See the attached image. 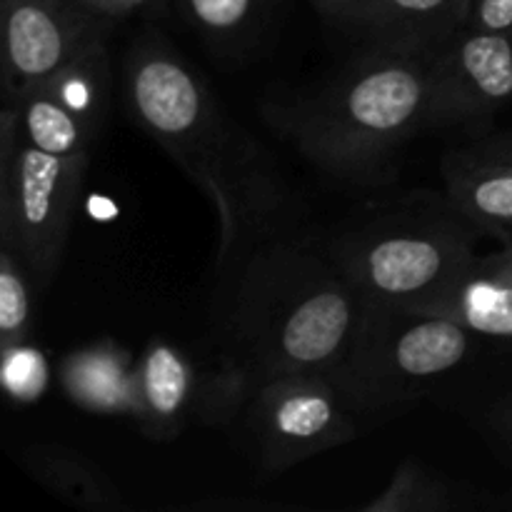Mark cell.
Returning a JSON list of instances; mask_svg holds the SVG:
<instances>
[{
	"label": "cell",
	"instance_id": "obj_7",
	"mask_svg": "<svg viewBox=\"0 0 512 512\" xmlns=\"http://www.w3.org/2000/svg\"><path fill=\"white\" fill-rule=\"evenodd\" d=\"M250 400V423L268 470L293 468L355 435V405L330 378L270 380Z\"/></svg>",
	"mask_w": 512,
	"mask_h": 512
},
{
	"label": "cell",
	"instance_id": "obj_2",
	"mask_svg": "<svg viewBox=\"0 0 512 512\" xmlns=\"http://www.w3.org/2000/svg\"><path fill=\"white\" fill-rule=\"evenodd\" d=\"M123 93L135 123L213 200L220 225L218 265L240 260L283 208V193L260 150L163 40H138L130 48Z\"/></svg>",
	"mask_w": 512,
	"mask_h": 512
},
{
	"label": "cell",
	"instance_id": "obj_1",
	"mask_svg": "<svg viewBox=\"0 0 512 512\" xmlns=\"http://www.w3.org/2000/svg\"><path fill=\"white\" fill-rule=\"evenodd\" d=\"M370 303L330 253L273 245L248 260L238 290L233 350L220 388L253 395L265 383L318 375L335 383L358 345Z\"/></svg>",
	"mask_w": 512,
	"mask_h": 512
},
{
	"label": "cell",
	"instance_id": "obj_13",
	"mask_svg": "<svg viewBox=\"0 0 512 512\" xmlns=\"http://www.w3.org/2000/svg\"><path fill=\"white\" fill-rule=\"evenodd\" d=\"M420 310L448 315L470 333L512 338V260H475L438 300Z\"/></svg>",
	"mask_w": 512,
	"mask_h": 512
},
{
	"label": "cell",
	"instance_id": "obj_10",
	"mask_svg": "<svg viewBox=\"0 0 512 512\" xmlns=\"http://www.w3.org/2000/svg\"><path fill=\"white\" fill-rule=\"evenodd\" d=\"M190 360L165 340H153L135 365V418L153 438H173L195 400Z\"/></svg>",
	"mask_w": 512,
	"mask_h": 512
},
{
	"label": "cell",
	"instance_id": "obj_17",
	"mask_svg": "<svg viewBox=\"0 0 512 512\" xmlns=\"http://www.w3.org/2000/svg\"><path fill=\"white\" fill-rule=\"evenodd\" d=\"M450 490L418 463L400 465L388 488L363 505L365 512H438L453 508Z\"/></svg>",
	"mask_w": 512,
	"mask_h": 512
},
{
	"label": "cell",
	"instance_id": "obj_6",
	"mask_svg": "<svg viewBox=\"0 0 512 512\" xmlns=\"http://www.w3.org/2000/svg\"><path fill=\"white\" fill-rule=\"evenodd\" d=\"M468 348L470 330L448 315L370 305L358 345L335 383L355 408L395 403L458 368Z\"/></svg>",
	"mask_w": 512,
	"mask_h": 512
},
{
	"label": "cell",
	"instance_id": "obj_3",
	"mask_svg": "<svg viewBox=\"0 0 512 512\" xmlns=\"http://www.w3.org/2000/svg\"><path fill=\"white\" fill-rule=\"evenodd\" d=\"M440 45L375 43L318 95L275 113L278 128L313 160L368 175L430 125V78Z\"/></svg>",
	"mask_w": 512,
	"mask_h": 512
},
{
	"label": "cell",
	"instance_id": "obj_11",
	"mask_svg": "<svg viewBox=\"0 0 512 512\" xmlns=\"http://www.w3.org/2000/svg\"><path fill=\"white\" fill-rule=\"evenodd\" d=\"M470 0H355L348 18L375 43L443 45L465 28Z\"/></svg>",
	"mask_w": 512,
	"mask_h": 512
},
{
	"label": "cell",
	"instance_id": "obj_23",
	"mask_svg": "<svg viewBox=\"0 0 512 512\" xmlns=\"http://www.w3.org/2000/svg\"><path fill=\"white\" fill-rule=\"evenodd\" d=\"M480 150H485V153L500 155V158H510V160H512V138L493 140V143H485V145H480Z\"/></svg>",
	"mask_w": 512,
	"mask_h": 512
},
{
	"label": "cell",
	"instance_id": "obj_8",
	"mask_svg": "<svg viewBox=\"0 0 512 512\" xmlns=\"http://www.w3.org/2000/svg\"><path fill=\"white\" fill-rule=\"evenodd\" d=\"M98 18L78 0H3L0 55L5 100L53 78L83 50L103 40Z\"/></svg>",
	"mask_w": 512,
	"mask_h": 512
},
{
	"label": "cell",
	"instance_id": "obj_19",
	"mask_svg": "<svg viewBox=\"0 0 512 512\" xmlns=\"http://www.w3.org/2000/svg\"><path fill=\"white\" fill-rule=\"evenodd\" d=\"M185 13L205 33L228 38L250 28L265 0H180Z\"/></svg>",
	"mask_w": 512,
	"mask_h": 512
},
{
	"label": "cell",
	"instance_id": "obj_14",
	"mask_svg": "<svg viewBox=\"0 0 512 512\" xmlns=\"http://www.w3.org/2000/svg\"><path fill=\"white\" fill-rule=\"evenodd\" d=\"M5 105H10L15 113L18 138L43 153L60 158H88L90 145L100 133L98 125L70 108L45 80L23 90Z\"/></svg>",
	"mask_w": 512,
	"mask_h": 512
},
{
	"label": "cell",
	"instance_id": "obj_24",
	"mask_svg": "<svg viewBox=\"0 0 512 512\" xmlns=\"http://www.w3.org/2000/svg\"><path fill=\"white\" fill-rule=\"evenodd\" d=\"M500 425H503L505 435L512 438V405H510V408L500 410Z\"/></svg>",
	"mask_w": 512,
	"mask_h": 512
},
{
	"label": "cell",
	"instance_id": "obj_4",
	"mask_svg": "<svg viewBox=\"0 0 512 512\" xmlns=\"http://www.w3.org/2000/svg\"><path fill=\"white\" fill-rule=\"evenodd\" d=\"M468 218L443 210H388L338 238L330 255L370 305L425 308L475 263Z\"/></svg>",
	"mask_w": 512,
	"mask_h": 512
},
{
	"label": "cell",
	"instance_id": "obj_9",
	"mask_svg": "<svg viewBox=\"0 0 512 512\" xmlns=\"http://www.w3.org/2000/svg\"><path fill=\"white\" fill-rule=\"evenodd\" d=\"M512 100V33L463 28L438 48L430 125L483 118Z\"/></svg>",
	"mask_w": 512,
	"mask_h": 512
},
{
	"label": "cell",
	"instance_id": "obj_18",
	"mask_svg": "<svg viewBox=\"0 0 512 512\" xmlns=\"http://www.w3.org/2000/svg\"><path fill=\"white\" fill-rule=\"evenodd\" d=\"M28 268L10 253L0 248V345H20L30 335L33 305H30Z\"/></svg>",
	"mask_w": 512,
	"mask_h": 512
},
{
	"label": "cell",
	"instance_id": "obj_21",
	"mask_svg": "<svg viewBox=\"0 0 512 512\" xmlns=\"http://www.w3.org/2000/svg\"><path fill=\"white\" fill-rule=\"evenodd\" d=\"M85 8L93 10L98 15H110V18H118V15L135 13V10L145 8L150 0H78Z\"/></svg>",
	"mask_w": 512,
	"mask_h": 512
},
{
	"label": "cell",
	"instance_id": "obj_16",
	"mask_svg": "<svg viewBox=\"0 0 512 512\" xmlns=\"http://www.w3.org/2000/svg\"><path fill=\"white\" fill-rule=\"evenodd\" d=\"M25 468L45 485L68 500L75 508L88 510H113L118 508L113 490L105 485V480L85 463L78 455H70L65 450H33L25 458Z\"/></svg>",
	"mask_w": 512,
	"mask_h": 512
},
{
	"label": "cell",
	"instance_id": "obj_20",
	"mask_svg": "<svg viewBox=\"0 0 512 512\" xmlns=\"http://www.w3.org/2000/svg\"><path fill=\"white\" fill-rule=\"evenodd\" d=\"M465 28L512 33V0H470Z\"/></svg>",
	"mask_w": 512,
	"mask_h": 512
},
{
	"label": "cell",
	"instance_id": "obj_12",
	"mask_svg": "<svg viewBox=\"0 0 512 512\" xmlns=\"http://www.w3.org/2000/svg\"><path fill=\"white\" fill-rule=\"evenodd\" d=\"M448 200L475 228L512 230V160L485 150H463L445 160Z\"/></svg>",
	"mask_w": 512,
	"mask_h": 512
},
{
	"label": "cell",
	"instance_id": "obj_22",
	"mask_svg": "<svg viewBox=\"0 0 512 512\" xmlns=\"http://www.w3.org/2000/svg\"><path fill=\"white\" fill-rule=\"evenodd\" d=\"M315 5H318L320 10H325V13L330 15H338V18H348L350 8L355 5V0H313Z\"/></svg>",
	"mask_w": 512,
	"mask_h": 512
},
{
	"label": "cell",
	"instance_id": "obj_15",
	"mask_svg": "<svg viewBox=\"0 0 512 512\" xmlns=\"http://www.w3.org/2000/svg\"><path fill=\"white\" fill-rule=\"evenodd\" d=\"M63 385L85 410L103 415L135 413V368L128 365V353L108 343L70 355L63 365Z\"/></svg>",
	"mask_w": 512,
	"mask_h": 512
},
{
	"label": "cell",
	"instance_id": "obj_5",
	"mask_svg": "<svg viewBox=\"0 0 512 512\" xmlns=\"http://www.w3.org/2000/svg\"><path fill=\"white\" fill-rule=\"evenodd\" d=\"M0 235L35 280L53 278L83 193L88 158H60L18 138L10 105L0 115Z\"/></svg>",
	"mask_w": 512,
	"mask_h": 512
}]
</instances>
